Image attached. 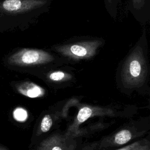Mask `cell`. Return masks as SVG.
<instances>
[{"mask_svg": "<svg viewBox=\"0 0 150 150\" xmlns=\"http://www.w3.org/2000/svg\"><path fill=\"white\" fill-rule=\"evenodd\" d=\"M147 31L144 28L137 42L119 63L115 73L117 84L124 90H141L149 78Z\"/></svg>", "mask_w": 150, "mask_h": 150, "instance_id": "cell-1", "label": "cell"}, {"mask_svg": "<svg viewBox=\"0 0 150 150\" xmlns=\"http://www.w3.org/2000/svg\"><path fill=\"white\" fill-rule=\"evenodd\" d=\"M71 63L50 49L23 47L13 50L4 59L9 69L39 77L55 67Z\"/></svg>", "mask_w": 150, "mask_h": 150, "instance_id": "cell-2", "label": "cell"}, {"mask_svg": "<svg viewBox=\"0 0 150 150\" xmlns=\"http://www.w3.org/2000/svg\"><path fill=\"white\" fill-rule=\"evenodd\" d=\"M52 0H3L0 1V23L7 29L25 30L37 22L50 9Z\"/></svg>", "mask_w": 150, "mask_h": 150, "instance_id": "cell-3", "label": "cell"}, {"mask_svg": "<svg viewBox=\"0 0 150 150\" xmlns=\"http://www.w3.org/2000/svg\"><path fill=\"white\" fill-rule=\"evenodd\" d=\"M103 38L77 36L52 45L50 50L69 60L71 63L93 59L104 45Z\"/></svg>", "mask_w": 150, "mask_h": 150, "instance_id": "cell-4", "label": "cell"}, {"mask_svg": "<svg viewBox=\"0 0 150 150\" xmlns=\"http://www.w3.org/2000/svg\"><path fill=\"white\" fill-rule=\"evenodd\" d=\"M73 67L64 65L50 69L38 77L50 86H63L75 81V73Z\"/></svg>", "mask_w": 150, "mask_h": 150, "instance_id": "cell-5", "label": "cell"}, {"mask_svg": "<svg viewBox=\"0 0 150 150\" xmlns=\"http://www.w3.org/2000/svg\"><path fill=\"white\" fill-rule=\"evenodd\" d=\"M127 9L142 26L150 21V0H127Z\"/></svg>", "mask_w": 150, "mask_h": 150, "instance_id": "cell-6", "label": "cell"}, {"mask_svg": "<svg viewBox=\"0 0 150 150\" xmlns=\"http://www.w3.org/2000/svg\"><path fill=\"white\" fill-rule=\"evenodd\" d=\"M15 88L20 94L29 98L41 97L45 94V90L43 87L29 81L17 82Z\"/></svg>", "mask_w": 150, "mask_h": 150, "instance_id": "cell-7", "label": "cell"}, {"mask_svg": "<svg viewBox=\"0 0 150 150\" xmlns=\"http://www.w3.org/2000/svg\"><path fill=\"white\" fill-rule=\"evenodd\" d=\"M38 150H67V148L61 137L54 135L43 141Z\"/></svg>", "mask_w": 150, "mask_h": 150, "instance_id": "cell-8", "label": "cell"}, {"mask_svg": "<svg viewBox=\"0 0 150 150\" xmlns=\"http://www.w3.org/2000/svg\"><path fill=\"white\" fill-rule=\"evenodd\" d=\"M105 9L110 16L115 19L118 15L121 0H104Z\"/></svg>", "mask_w": 150, "mask_h": 150, "instance_id": "cell-9", "label": "cell"}, {"mask_svg": "<svg viewBox=\"0 0 150 150\" xmlns=\"http://www.w3.org/2000/svg\"><path fill=\"white\" fill-rule=\"evenodd\" d=\"M132 138V134L129 130L123 129L117 132L114 137V142L118 145H122L128 141Z\"/></svg>", "mask_w": 150, "mask_h": 150, "instance_id": "cell-10", "label": "cell"}, {"mask_svg": "<svg viewBox=\"0 0 150 150\" xmlns=\"http://www.w3.org/2000/svg\"><path fill=\"white\" fill-rule=\"evenodd\" d=\"M93 110L88 107H84L81 108L77 114V121L79 124H81L86 121L93 114Z\"/></svg>", "mask_w": 150, "mask_h": 150, "instance_id": "cell-11", "label": "cell"}, {"mask_svg": "<svg viewBox=\"0 0 150 150\" xmlns=\"http://www.w3.org/2000/svg\"><path fill=\"white\" fill-rule=\"evenodd\" d=\"M52 124H53V121L50 115L48 114L45 115L42 118L40 122V129L41 132H48L50 130V128L52 127Z\"/></svg>", "mask_w": 150, "mask_h": 150, "instance_id": "cell-12", "label": "cell"}, {"mask_svg": "<svg viewBox=\"0 0 150 150\" xmlns=\"http://www.w3.org/2000/svg\"><path fill=\"white\" fill-rule=\"evenodd\" d=\"M13 116L15 120L20 122L25 121L28 118V112L23 108H16L13 112Z\"/></svg>", "mask_w": 150, "mask_h": 150, "instance_id": "cell-13", "label": "cell"}, {"mask_svg": "<svg viewBox=\"0 0 150 150\" xmlns=\"http://www.w3.org/2000/svg\"><path fill=\"white\" fill-rule=\"evenodd\" d=\"M129 150H149V147L146 145H141L138 144Z\"/></svg>", "mask_w": 150, "mask_h": 150, "instance_id": "cell-14", "label": "cell"}, {"mask_svg": "<svg viewBox=\"0 0 150 150\" xmlns=\"http://www.w3.org/2000/svg\"><path fill=\"white\" fill-rule=\"evenodd\" d=\"M138 144H139V142H134V143L130 145H128V146H125V147H124V148H121V149H118V150H129V149H130L131 148H133L134 146H135V145H137Z\"/></svg>", "mask_w": 150, "mask_h": 150, "instance_id": "cell-15", "label": "cell"}]
</instances>
